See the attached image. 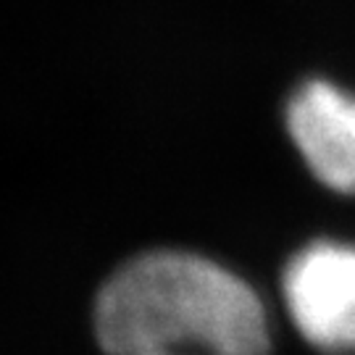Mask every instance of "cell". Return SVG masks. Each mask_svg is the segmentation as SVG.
I'll list each match as a JSON object with an SVG mask.
<instances>
[{
    "mask_svg": "<svg viewBox=\"0 0 355 355\" xmlns=\"http://www.w3.org/2000/svg\"><path fill=\"white\" fill-rule=\"evenodd\" d=\"M95 329L111 355L271 350L266 305L253 287L203 255L177 250L148 253L121 268L98 297Z\"/></svg>",
    "mask_w": 355,
    "mask_h": 355,
    "instance_id": "obj_1",
    "label": "cell"
},
{
    "mask_svg": "<svg viewBox=\"0 0 355 355\" xmlns=\"http://www.w3.org/2000/svg\"><path fill=\"white\" fill-rule=\"evenodd\" d=\"M282 292L305 343L321 353H355V245L311 242L292 255Z\"/></svg>",
    "mask_w": 355,
    "mask_h": 355,
    "instance_id": "obj_2",
    "label": "cell"
},
{
    "mask_svg": "<svg viewBox=\"0 0 355 355\" xmlns=\"http://www.w3.org/2000/svg\"><path fill=\"white\" fill-rule=\"evenodd\" d=\"M284 119L311 174L334 192H355V95L311 79L292 92Z\"/></svg>",
    "mask_w": 355,
    "mask_h": 355,
    "instance_id": "obj_3",
    "label": "cell"
},
{
    "mask_svg": "<svg viewBox=\"0 0 355 355\" xmlns=\"http://www.w3.org/2000/svg\"><path fill=\"white\" fill-rule=\"evenodd\" d=\"M129 355H211V353H192V350H140Z\"/></svg>",
    "mask_w": 355,
    "mask_h": 355,
    "instance_id": "obj_4",
    "label": "cell"
}]
</instances>
